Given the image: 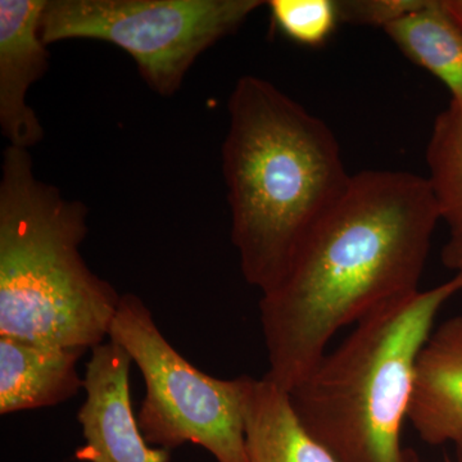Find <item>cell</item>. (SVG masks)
<instances>
[{"label": "cell", "mask_w": 462, "mask_h": 462, "mask_svg": "<svg viewBox=\"0 0 462 462\" xmlns=\"http://www.w3.org/2000/svg\"><path fill=\"white\" fill-rule=\"evenodd\" d=\"M439 221L427 178L394 170L352 175L261 297L264 378L291 391L343 328L420 291Z\"/></svg>", "instance_id": "cell-1"}, {"label": "cell", "mask_w": 462, "mask_h": 462, "mask_svg": "<svg viewBox=\"0 0 462 462\" xmlns=\"http://www.w3.org/2000/svg\"><path fill=\"white\" fill-rule=\"evenodd\" d=\"M227 112L221 160L231 242L245 282L263 294L352 175L325 121L266 79L242 76Z\"/></svg>", "instance_id": "cell-2"}, {"label": "cell", "mask_w": 462, "mask_h": 462, "mask_svg": "<svg viewBox=\"0 0 462 462\" xmlns=\"http://www.w3.org/2000/svg\"><path fill=\"white\" fill-rule=\"evenodd\" d=\"M87 206L39 180L27 149L3 152L0 337L91 349L105 342L121 296L81 256Z\"/></svg>", "instance_id": "cell-3"}, {"label": "cell", "mask_w": 462, "mask_h": 462, "mask_svg": "<svg viewBox=\"0 0 462 462\" xmlns=\"http://www.w3.org/2000/svg\"><path fill=\"white\" fill-rule=\"evenodd\" d=\"M462 273L392 303L355 325L288 392L306 430L338 462H420L402 443L416 361Z\"/></svg>", "instance_id": "cell-4"}, {"label": "cell", "mask_w": 462, "mask_h": 462, "mask_svg": "<svg viewBox=\"0 0 462 462\" xmlns=\"http://www.w3.org/2000/svg\"><path fill=\"white\" fill-rule=\"evenodd\" d=\"M108 338L133 358L145 383L138 412L149 445L172 449L194 443L217 462H248L245 403L248 375L218 379L179 354L141 297L121 296Z\"/></svg>", "instance_id": "cell-5"}, {"label": "cell", "mask_w": 462, "mask_h": 462, "mask_svg": "<svg viewBox=\"0 0 462 462\" xmlns=\"http://www.w3.org/2000/svg\"><path fill=\"white\" fill-rule=\"evenodd\" d=\"M263 0H48L42 42L90 39L133 57L149 89L172 97L197 58L236 32Z\"/></svg>", "instance_id": "cell-6"}, {"label": "cell", "mask_w": 462, "mask_h": 462, "mask_svg": "<svg viewBox=\"0 0 462 462\" xmlns=\"http://www.w3.org/2000/svg\"><path fill=\"white\" fill-rule=\"evenodd\" d=\"M133 358L114 340L90 349L85 367V401L78 412L84 462H170L171 451L149 445L139 427L130 393Z\"/></svg>", "instance_id": "cell-7"}, {"label": "cell", "mask_w": 462, "mask_h": 462, "mask_svg": "<svg viewBox=\"0 0 462 462\" xmlns=\"http://www.w3.org/2000/svg\"><path fill=\"white\" fill-rule=\"evenodd\" d=\"M48 0H0V129L11 147H35L44 138L27 93L50 69L41 21Z\"/></svg>", "instance_id": "cell-8"}, {"label": "cell", "mask_w": 462, "mask_h": 462, "mask_svg": "<svg viewBox=\"0 0 462 462\" xmlns=\"http://www.w3.org/2000/svg\"><path fill=\"white\" fill-rule=\"evenodd\" d=\"M407 420L428 445L462 440V316L442 322L422 346Z\"/></svg>", "instance_id": "cell-9"}, {"label": "cell", "mask_w": 462, "mask_h": 462, "mask_svg": "<svg viewBox=\"0 0 462 462\" xmlns=\"http://www.w3.org/2000/svg\"><path fill=\"white\" fill-rule=\"evenodd\" d=\"M84 348L0 337V415L53 407L84 389L78 363Z\"/></svg>", "instance_id": "cell-10"}, {"label": "cell", "mask_w": 462, "mask_h": 462, "mask_svg": "<svg viewBox=\"0 0 462 462\" xmlns=\"http://www.w3.org/2000/svg\"><path fill=\"white\" fill-rule=\"evenodd\" d=\"M248 462H338L298 419L285 389L248 376L245 403Z\"/></svg>", "instance_id": "cell-11"}, {"label": "cell", "mask_w": 462, "mask_h": 462, "mask_svg": "<svg viewBox=\"0 0 462 462\" xmlns=\"http://www.w3.org/2000/svg\"><path fill=\"white\" fill-rule=\"evenodd\" d=\"M384 32L404 56L445 84L449 105L462 111V26L445 0H425Z\"/></svg>", "instance_id": "cell-12"}, {"label": "cell", "mask_w": 462, "mask_h": 462, "mask_svg": "<svg viewBox=\"0 0 462 462\" xmlns=\"http://www.w3.org/2000/svg\"><path fill=\"white\" fill-rule=\"evenodd\" d=\"M431 194L449 236L462 233V111L449 105L434 121L427 148Z\"/></svg>", "instance_id": "cell-13"}, {"label": "cell", "mask_w": 462, "mask_h": 462, "mask_svg": "<svg viewBox=\"0 0 462 462\" xmlns=\"http://www.w3.org/2000/svg\"><path fill=\"white\" fill-rule=\"evenodd\" d=\"M267 5L282 32L307 47L324 44L340 21L334 0H272Z\"/></svg>", "instance_id": "cell-14"}, {"label": "cell", "mask_w": 462, "mask_h": 462, "mask_svg": "<svg viewBox=\"0 0 462 462\" xmlns=\"http://www.w3.org/2000/svg\"><path fill=\"white\" fill-rule=\"evenodd\" d=\"M425 0H346L337 2L343 23L383 30L421 7Z\"/></svg>", "instance_id": "cell-15"}, {"label": "cell", "mask_w": 462, "mask_h": 462, "mask_svg": "<svg viewBox=\"0 0 462 462\" xmlns=\"http://www.w3.org/2000/svg\"><path fill=\"white\" fill-rule=\"evenodd\" d=\"M443 264L455 273H462V233L452 234L442 251Z\"/></svg>", "instance_id": "cell-16"}, {"label": "cell", "mask_w": 462, "mask_h": 462, "mask_svg": "<svg viewBox=\"0 0 462 462\" xmlns=\"http://www.w3.org/2000/svg\"><path fill=\"white\" fill-rule=\"evenodd\" d=\"M447 8L449 9L456 20L462 26V0H445Z\"/></svg>", "instance_id": "cell-17"}, {"label": "cell", "mask_w": 462, "mask_h": 462, "mask_svg": "<svg viewBox=\"0 0 462 462\" xmlns=\"http://www.w3.org/2000/svg\"><path fill=\"white\" fill-rule=\"evenodd\" d=\"M455 446V454H456V461L462 462V440L460 442L456 443Z\"/></svg>", "instance_id": "cell-18"}]
</instances>
